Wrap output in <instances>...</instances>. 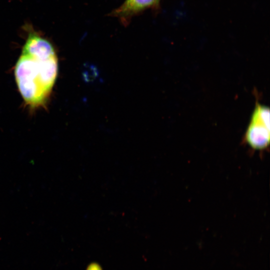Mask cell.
<instances>
[{"mask_svg": "<svg viewBox=\"0 0 270 270\" xmlns=\"http://www.w3.org/2000/svg\"><path fill=\"white\" fill-rule=\"evenodd\" d=\"M21 54L14 67L18 90L30 108L44 105L56 80L58 60L52 44L28 28Z\"/></svg>", "mask_w": 270, "mask_h": 270, "instance_id": "1", "label": "cell"}, {"mask_svg": "<svg viewBox=\"0 0 270 270\" xmlns=\"http://www.w3.org/2000/svg\"><path fill=\"white\" fill-rule=\"evenodd\" d=\"M244 141L255 150L268 148L270 140V110L257 104L244 136Z\"/></svg>", "mask_w": 270, "mask_h": 270, "instance_id": "2", "label": "cell"}, {"mask_svg": "<svg viewBox=\"0 0 270 270\" xmlns=\"http://www.w3.org/2000/svg\"><path fill=\"white\" fill-rule=\"evenodd\" d=\"M158 0H126L123 4L117 8L114 14L124 16L133 14L139 11L149 8L158 2Z\"/></svg>", "mask_w": 270, "mask_h": 270, "instance_id": "3", "label": "cell"}]
</instances>
